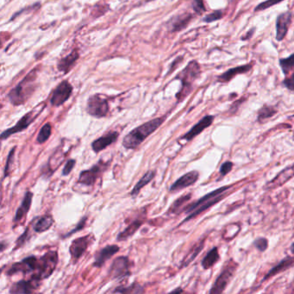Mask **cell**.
I'll return each mask as SVG.
<instances>
[{"label":"cell","mask_w":294,"mask_h":294,"mask_svg":"<svg viewBox=\"0 0 294 294\" xmlns=\"http://www.w3.org/2000/svg\"><path fill=\"white\" fill-rule=\"evenodd\" d=\"M282 1H284V0H266L264 2H262V3L258 4L256 7L255 10L256 11H261V10H267V9H269L270 7L274 6L275 4L282 3Z\"/></svg>","instance_id":"obj_39"},{"label":"cell","mask_w":294,"mask_h":294,"mask_svg":"<svg viewBox=\"0 0 294 294\" xmlns=\"http://www.w3.org/2000/svg\"><path fill=\"white\" fill-rule=\"evenodd\" d=\"M144 288L141 285L137 283H133L129 287H123V288H116L112 293L115 294H143L144 293Z\"/></svg>","instance_id":"obj_32"},{"label":"cell","mask_w":294,"mask_h":294,"mask_svg":"<svg viewBox=\"0 0 294 294\" xmlns=\"http://www.w3.org/2000/svg\"><path fill=\"white\" fill-rule=\"evenodd\" d=\"M236 269H237V264L233 261H230L225 266V268H223V271L221 272L216 282H214L210 294H222L226 289L227 286L230 284L231 279L236 273Z\"/></svg>","instance_id":"obj_8"},{"label":"cell","mask_w":294,"mask_h":294,"mask_svg":"<svg viewBox=\"0 0 294 294\" xmlns=\"http://www.w3.org/2000/svg\"><path fill=\"white\" fill-rule=\"evenodd\" d=\"M279 62L286 77L294 73V54L290 55L288 58L281 59Z\"/></svg>","instance_id":"obj_31"},{"label":"cell","mask_w":294,"mask_h":294,"mask_svg":"<svg viewBox=\"0 0 294 294\" xmlns=\"http://www.w3.org/2000/svg\"><path fill=\"white\" fill-rule=\"evenodd\" d=\"M223 16V13L222 10H216L214 12L210 13L209 15H206L203 18L204 23H212L217 20H220Z\"/></svg>","instance_id":"obj_40"},{"label":"cell","mask_w":294,"mask_h":294,"mask_svg":"<svg viewBox=\"0 0 294 294\" xmlns=\"http://www.w3.org/2000/svg\"><path fill=\"white\" fill-rule=\"evenodd\" d=\"M191 3L192 7L194 9V11L201 15L202 13H204L206 9L204 6V0H187Z\"/></svg>","instance_id":"obj_38"},{"label":"cell","mask_w":294,"mask_h":294,"mask_svg":"<svg viewBox=\"0 0 294 294\" xmlns=\"http://www.w3.org/2000/svg\"><path fill=\"white\" fill-rule=\"evenodd\" d=\"M293 15L290 11L283 12L279 15L276 20V39L282 41L288 32L289 26L291 24Z\"/></svg>","instance_id":"obj_20"},{"label":"cell","mask_w":294,"mask_h":294,"mask_svg":"<svg viewBox=\"0 0 294 294\" xmlns=\"http://www.w3.org/2000/svg\"><path fill=\"white\" fill-rule=\"evenodd\" d=\"M294 266V258L292 257H287V258L283 259L282 262L279 263L278 265L275 266V268L270 270L268 273V275H266L262 282H265L266 280H269L275 275H278L280 273L287 270V269H290L292 267Z\"/></svg>","instance_id":"obj_25"},{"label":"cell","mask_w":294,"mask_h":294,"mask_svg":"<svg viewBox=\"0 0 294 294\" xmlns=\"http://www.w3.org/2000/svg\"><path fill=\"white\" fill-rule=\"evenodd\" d=\"M165 119L166 116L156 117L132 129L123 138V147L126 149H136L150 135H152L153 133L155 132L160 127L162 126Z\"/></svg>","instance_id":"obj_2"},{"label":"cell","mask_w":294,"mask_h":294,"mask_svg":"<svg viewBox=\"0 0 294 294\" xmlns=\"http://www.w3.org/2000/svg\"><path fill=\"white\" fill-rule=\"evenodd\" d=\"M58 260V253L56 251H49L45 253L41 258H39L38 270L36 272V275H33L32 277L39 279L41 281L50 277L56 269Z\"/></svg>","instance_id":"obj_6"},{"label":"cell","mask_w":294,"mask_h":294,"mask_svg":"<svg viewBox=\"0 0 294 294\" xmlns=\"http://www.w3.org/2000/svg\"><path fill=\"white\" fill-rule=\"evenodd\" d=\"M156 172L154 170H149L147 172L145 175L142 176V178L140 179V181L136 183V186L133 188L132 191L130 193V196L133 197H136L140 191L142 190V188H144L145 186L149 184L150 181H152L155 179Z\"/></svg>","instance_id":"obj_26"},{"label":"cell","mask_w":294,"mask_h":294,"mask_svg":"<svg viewBox=\"0 0 294 294\" xmlns=\"http://www.w3.org/2000/svg\"><path fill=\"white\" fill-rule=\"evenodd\" d=\"M80 59V52L79 49H74L68 55L59 60L57 63V69L64 75H67L71 71L72 68L75 67L78 60Z\"/></svg>","instance_id":"obj_18"},{"label":"cell","mask_w":294,"mask_h":294,"mask_svg":"<svg viewBox=\"0 0 294 294\" xmlns=\"http://www.w3.org/2000/svg\"><path fill=\"white\" fill-rule=\"evenodd\" d=\"M254 245L256 246V249L261 252H264L266 249L269 247V241L264 237H259L254 242Z\"/></svg>","instance_id":"obj_41"},{"label":"cell","mask_w":294,"mask_h":294,"mask_svg":"<svg viewBox=\"0 0 294 294\" xmlns=\"http://www.w3.org/2000/svg\"><path fill=\"white\" fill-rule=\"evenodd\" d=\"M233 162H225L223 163V165L221 166L220 168V175L222 177H224L225 175H228L231 170H232Z\"/></svg>","instance_id":"obj_43"},{"label":"cell","mask_w":294,"mask_h":294,"mask_svg":"<svg viewBox=\"0 0 294 294\" xmlns=\"http://www.w3.org/2000/svg\"><path fill=\"white\" fill-rule=\"evenodd\" d=\"M104 167H107V164H105L104 162L103 163L100 161L96 165L93 166L90 169L81 172L80 176H79L78 183L86 186V187H93L96 183L98 176L101 175V173L104 169Z\"/></svg>","instance_id":"obj_13"},{"label":"cell","mask_w":294,"mask_h":294,"mask_svg":"<svg viewBox=\"0 0 294 294\" xmlns=\"http://www.w3.org/2000/svg\"><path fill=\"white\" fill-rule=\"evenodd\" d=\"M119 134L116 131H110V132L107 133L105 135L100 136L99 138L94 140V142H92V149L94 150V152L99 153L103 151V149H106L107 147L113 144L114 142H116V140L118 139Z\"/></svg>","instance_id":"obj_19"},{"label":"cell","mask_w":294,"mask_h":294,"mask_svg":"<svg viewBox=\"0 0 294 294\" xmlns=\"http://www.w3.org/2000/svg\"><path fill=\"white\" fill-rule=\"evenodd\" d=\"M177 292H180V293H181V292H183V290H182V289H181V288H179V289L174 290V291H173V293H177Z\"/></svg>","instance_id":"obj_51"},{"label":"cell","mask_w":294,"mask_h":294,"mask_svg":"<svg viewBox=\"0 0 294 294\" xmlns=\"http://www.w3.org/2000/svg\"><path fill=\"white\" fill-rule=\"evenodd\" d=\"M231 186H226L222 188H217L216 190L207 194L204 197H201L198 200L194 202L193 204H189L188 206L184 209L185 213L188 214V217L183 221L188 222L189 220L193 219L194 217H197L204 211L210 209V207L213 206L215 204L223 199L224 195L223 193L227 192Z\"/></svg>","instance_id":"obj_3"},{"label":"cell","mask_w":294,"mask_h":294,"mask_svg":"<svg viewBox=\"0 0 294 294\" xmlns=\"http://www.w3.org/2000/svg\"><path fill=\"white\" fill-rule=\"evenodd\" d=\"M130 262L127 256H119L110 266V276L114 280H121L130 275Z\"/></svg>","instance_id":"obj_12"},{"label":"cell","mask_w":294,"mask_h":294,"mask_svg":"<svg viewBox=\"0 0 294 294\" xmlns=\"http://www.w3.org/2000/svg\"><path fill=\"white\" fill-rule=\"evenodd\" d=\"M39 269V258L31 256L23 258L21 262H16L6 271V275H16L22 273L23 275L37 272Z\"/></svg>","instance_id":"obj_10"},{"label":"cell","mask_w":294,"mask_h":294,"mask_svg":"<svg viewBox=\"0 0 294 294\" xmlns=\"http://www.w3.org/2000/svg\"><path fill=\"white\" fill-rule=\"evenodd\" d=\"M33 196H34V194L31 192H26L25 195H24L22 203H21V205L16 210L15 217L13 218L14 223H17V222L21 221L29 212V209L31 207V204H32Z\"/></svg>","instance_id":"obj_23"},{"label":"cell","mask_w":294,"mask_h":294,"mask_svg":"<svg viewBox=\"0 0 294 294\" xmlns=\"http://www.w3.org/2000/svg\"><path fill=\"white\" fill-rule=\"evenodd\" d=\"M142 225V221L141 220H135L133 221L132 223L129 224V226L127 227L125 230H123L122 232H120L117 236H116V240L122 242V241H126L129 239L130 236H132L135 233L140 229V227Z\"/></svg>","instance_id":"obj_27"},{"label":"cell","mask_w":294,"mask_h":294,"mask_svg":"<svg viewBox=\"0 0 294 294\" xmlns=\"http://www.w3.org/2000/svg\"><path fill=\"white\" fill-rule=\"evenodd\" d=\"M29 237H30V231H29V228L28 227L25 231L23 232V235L19 236L18 239L16 240V246L17 247H22L29 239Z\"/></svg>","instance_id":"obj_44"},{"label":"cell","mask_w":294,"mask_h":294,"mask_svg":"<svg viewBox=\"0 0 294 294\" xmlns=\"http://www.w3.org/2000/svg\"><path fill=\"white\" fill-rule=\"evenodd\" d=\"M87 111L90 116L96 118L106 116L110 111V105L106 98L99 94H94L88 98Z\"/></svg>","instance_id":"obj_7"},{"label":"cell","mask_w":294,"mask_h":294,"mask_svg":"<svg viewBox=\"0 0 294 294\" xmlns=\"http://www.w3.org/2000/svg\"><path fill=\"white\" fill-rule=\"evenodd\" d=\"M39 68L40 67L33 68L15 88H13L8 93L7 98L12 105H23L34 94L37 88Z\"/></svg>","instance_id":"obj_1"},{"label":"cell","mask_w":294,"mask_h":294,"mask_svg":"<svg viewBox=\"0 0 294 294\" xmlns=\"http://www.w3.org/2000/svg\"><path fill=\"white\" fill-rule=\"evenodd\" d=\"M45 103H39L37 106L35 107L34 109L29 111L28 113L23 115L18 120V122L16 123V125L10 127L9 129H7L6 130H4V131L1 133V135H0L1 140L2 141L6 140L7 138H9L10 136H13L14 134L22 132L23 130H25L26 129H28L32 124L33 122L40 116V114L42 113V110L45 109Z\"/></svg>","instance_id":"obj_5"},{"label":"cell","mask_w":294,"mask_h":294,"mask_svg":"<svg viewBox=\"0 0 294 294\" xmlns=\"http://www.w3.org/2000/svg\"><path fill=\"white\" fill-rule=\"evenodd\" d=\"M294 176V167H290V168H286L283 171L279 174L276 177H275L273 181L269 182L268 185V188H275L281 187L282 185H284L287 181L291 180Z\"/></svg>","instance_id":"obj_24"},{"label":"cell","mask_w":294,"mask_h":294,"mask_svg":"<svg viewBox=\"0 0 294 294\" xmlns=\"http://www.w3.org/2000/svg\"><path fill=\"white\" fill-rule=\"evenodd\" d=\"M75 164H76V161H75V159L68 160L67 163L65 164L64 168L62 169V175L63 176H68L75 168Z\"/></svg>","instance_id":"obj_42"},{"label":"cell","mask_w":294,"mask_h":294,"mask_svg":"<svg viewBox=\"0 0 294 294\" xmlns=\"http://www.w3.org/2000/svg\"><path fill=\"white\" fill-rule=\"evenodd\" d=\"M110 10V7L106 3H103V4H98L96 6L93 8L92 10V16L94 17H99V16H103V14Z\"/></svg>","instance_id":"obj_37"},{"label":"cell","mask_w":294,"mask_h":294,"mask_svg":"<svg viewBox=\"0 0 294 294\" xmlns=\"http://www.w3.org/2000/svg\"><path fill=\"white\" fill-rule=\"evenodd\" d=\"M6 1H7V0H6ZM8 1H11V0H8Z\"/></svg>","instance_id":"obj_52"},{"label":"cell","mask_w":294,"mask_h":294,"mask_svg":"<svg viewBox=\"0 0 294 294\" xmlns=\"http://www.w3.org/2000/svg\"><path fill=\"white\" fill-rule=\"evenodd\" d=\"M290 249H291V252L293 253V254H294V243H293V244H292L291 248H290Z\"/></svg>","instance_id":"obj_50"},{"label":"cell","mask_w":294,"mask_h":294,"mask_svg":"<svg viewBox=\"0 0 294 294\" xmlns=\"http://www.w3.org/2000/svg\"><path fill=\"white\" fill-rule=\"evenodd\" d=\"M41 280L31 277L29 281H19L11 286L9 293L10 294H32L38 289Z\"/></svg>","instance_id":"obj_14"},{"label":"cell","mask_w":294,"mask_h":294,"mask_svg":"<svg viewBox=\"0 0 294 294\" xmlns=\"http://www.w3.org/2000/svg\"><path fill=\"white\" fill-rule=\"evenodd\" d=\"M252 67L253 64H247L230 68L228 71L223 73V75H220L219 77L217 78V81L220 83H228L229 81L236 77V75H243L250 71Z\"/></svg>","instance_id":"obj_22"},{"label":"cell","mask_w":294,"mask_h":294,"mask_svg":"<svg viewBox=\"0 0 294 294\" xmlns=\"http://www.w3.org/2000/svg\"><path fill=\"white\" fill-rule=\"evenodd\" d=\"M194 16L191 13H183L172 17L168 22V28L170 32H179L188 27L191 23Z\"/></svg>","instance_id":"obj_17"},{"label":"cell","mask_w":294,"mask_h":294,"mask_svg":"<svg viewBox=\"0 0 294 294\" xmlns=\"http://www.w3.org/2000/svg\"><path fill=\"white\" fill-rule=\"evenodd\" d=\"M94 240L95 238L94 235H87L79 237L72 242L71 246L69 248V253L75 264L80 260L81 256L84 255L88 247L94 243Z\"/></svg>","instance_id":"obj_11"},{"label":"cell","mask_w":294,"mask_h":294,"mask_svg":"<svg viewBox=\"0 0 294 294\" xmlns=\"http://www.w3.org/2000/svg\"><path fill=\"white\" fill-rule=\"evenodd\" d=\"M51 124L49 123H45L39 131L37 137H36V142H38L39 144L44 143L49 140V137L51 136Z\"/></svg>","instance_id":"obj_34"},{"label":"cell","mask_w":294,"mask_h":294,"mask_svg":"<svg viewBox=\"0 0 294 294\" xmlns=\"http://www.w3.org/2000/svg\"><path fill=\"white\" fill-rule=\"evenodd\" d=\"M87 220H88V217H82V219L78 223L77 225L75 227V230H72L71 232H68V234H66L63 236V238H66V237H68V236H71L72 235H74L75 232H77L79 230H82L83 228L85 227V224H86V222H87Z\"/></svg>","instance_id":"obj_45"},{"label":"cell","mask_w":294,"mask_h":294,"mask_svg":"<svg viewBox=\"0 0 294 294\" xmlns=\"http://www.w3.org/2000/svg\"><path fill=\"white\" fill-rule=\"evenodd\" d=\"M15 152H16V147H14L12 149H10L8 157H7L6 164L3 169V178H6L9 175H10V166L12 164L13 161H14V155H15Z\"/></svg>","instance_id":"obj_36"},{"label":"cell","mask_w":294,"mask_h":294,"mask_svg":"<svg viewBox=\"0 0 294 294\" xmlns=\"http://www.w3.org/2000/svg\"><path fill=\"white\" fill-rule=\"evenodd\" d=\"M4 248H5V246H4V243H3V242H2V243H1V252H3Z\"/></svg>","instance_id":"obj_49"},{"label":"cell","mask_w":294,"mask_h":294,"mask_svg":"<svg viewBox=\"0 0 294 294\" xmlns=\"http://www.w3.org/2000/svg\"><path fill=\"white\" fill-rule=\"evenodd\" d=\"M120 250V248L117 245H107L103 249H100L98 252L96 253L94 256V267L101 268L106 263L108 260H110L112 256H115L116 253Z\"/></svg>","instance_id":"obj_21"},{"label":"cell","mask_w":294,"mask_h":294,"mask_svg":"<svg viewBox=\"0 0 294 294\" xmlns=\"http://www.w3.org/2000/svg\"><path fill=\"white\" fill-rule=\"evenodd\" d=\"M200 75V66L196 61H192L188 66L177 75L176 80L181 81V88L176 98L178 101L183 100L188 94L191 93L192 87L194 81L197 80Z\"/></svg>","instance_id":"obj_4"},{"label":"cell","mask_w":294,"mask_h":294,"mask_svg":"<svg viewBox=\"0 0 294 294\" xmlns=\"http://www.w3.org/2000/svg\"><path fill=\"white\" fill-rule=\"evenodd\" d=\"M220 260L219 253L217 247H214L213 249H210L209 252L207 253L206 256H204V259L201 262V265L203 269H210L212 268L216 263Z\"/></svg>","instance_id":"obj_28"},{"label":"cell","mask_w":294,"mask_h":294,"mask_svg":"<svg viewBox=\"0 0 294 294\" xmlns=\"http://www.w3.org/2000/svg\"><path fill=\"white\" fill-rule=\"evenodd\" d=\"M54 218L51 215H44L40 217L39 219L36 220V223L34 225V230L36 233L45 232L47 230L51 228L53 223H54Z\"/></svg>","instance_id":"obj_29"},{"label":"cell","mask_w":294,"mask_h":294,"mask_svg":"<svg viewBox=\"0 0 294 294\" xmlns=\"http://www.w3.org/2000/svg\"><path fill=\"white\" fill-rule=\"evenodd\" d=\"M198 178H199L198 172L196 170L188 172L186 175H182L181 178H179L174 184L172 185L169 191L170 193H177V192L183 190L185 188H189L195 184Z\"/></svg>","instance_id":"obj_15"},{"label":"cell","mask_w":294,"mask_h":294,"mask_svg":"<svg viewBox=\"0 0 294 294\" xmlns=\"http://www.w3.org/2000/svg\"><path fill=\"white\" fill-rule=\"evenodd\" d=\"M276 113H277V110H275L274 107L265 104L259 110L257 120L260 123H263L265 120L269 119L272 116H275Z\"/></svg>","instance_id":"obj_33"},{"label":"cell","mask_w":294,"mask_h":294,"mask_svg":"<svg viewBox=\"0 0 294 294\" xmlns=\"http://www.w3.org/2000/svg\"><path fill=\"white\" fill-rule=\"evenodd\" d=\"M74 88L71 83L67 80L61 81L55 88L50 98L52 106L59 107L64 104L71 97Z\"/></svg>","instance_id":"obj_9"},{"label":"cell","mask_w":294,"mask_h":294,"mask_svg":"<svg viewBox=\"0 0 294 294\" xmlns=\"http://www.w3.org/2000/svg\"><path fill=\"white\" fill-rule=\"evenodd\" d=\"M254 33H255V29L253 28V29H251L250 30H249V32L246 34L244 37H243V40H249V39L253 36V34H254Z\"/></svg>","instance_id":"obj_48"},{"label":"cell","mask_w":294,"mask_h":294,"mask_svg":"<svg viewBox=\"0 0 294 294\" xmlns=\"http://www.w3.org/2000/svg\"><path fill=\"white\" fill-rule=\"evenodd\" d=\"M214 119H215V116H214L207 115V116H204L188 132L186 133L184 136L181 137V139L190 142L194 138H195L196 136H198L200 133L203 132L204 129H207L208 127H210L213 123Z\"/></svg>","instance_id":"obj_16"},{"label":"cell","mask_w":294,"mask_h":294,"mask_svg":"<svg viewBox=\"0 0 294 294\" xmlns=\"http://www.w3.org/2000/svg\"><path fill=\"white\" fill-rule=\"evenodd\" d=\"M191 196V194L181 196L177 200L175 201L174 204H172L171 208L169 209V211L172 212V213H179L180 212L179 210H181V208L183 206V204L188 203V201L190 200Z\"/></svg>","instance_id":"obj_35"},{"label":"cell","mask_w":294,"mask_h":294,"mask_svg":"<svg viewBox=\"0 0 294 294\" xmlns=\"http://www.w3.org/2000/svg\"><path fill=\"white\" fill-rule=\"evenodd\" d=\"M182 60H183V58H182V57H178V58L175 59V62H173V64H172L171 68H170V69H169L170 71H169V73H168V74H170V73H171L172 71H175V68H177V66H178L179 63H180V62H181V61H182Z\"/></svg>","instance_id":"obj_47"},{"label":"cell","mask_w":294,"mask_h":294,"mask_svg":"<svg viewBox=\"0 0 294 294\" xmlns=\"http://www.w3.org/2000/svg\"><path fill=\"white\" fill-rule=\"evenodd\" d=\"M204 240H202L199 243H197L196 245L194 246V248L191 249V251L188 253V256L185 257L183 262H182V268H185L187 266L189 265L194 259L197 257V255L202 251V249H204Z\"/></svg>","instance_id":"obj_30"},{"label":"cell","mask_w":294,"mask_h":294,"mask_svg":"<svg viewBox=\"0 0 294 294\" xmlns=\"http://www.w3.org/2000/svg\"><path fill=\"white\" fill-rule=\"evenodd\" d=\"M283 84L288 90L294 91V73L285 78Z\"/></svg>","instance_id":"obj_46"}]
</instances>
